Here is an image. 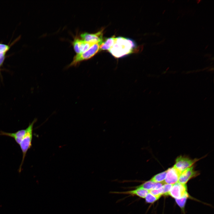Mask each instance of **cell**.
Returning a JSON list of instances; mask_svg holds the SVG:
<instances>
[{"instance_id": "1", "label": "cell", "mask_w": 214, "mask_h": 214, "mask_svg": "<svg viewBox=\"0 0 214 214\" xmlns=\"http://www.w3.org/2000/svg\"><path fill=\"white\" fill-rule=\"evenodd\" d=\"M135 48V43L130 39L118 37L116 38L115 43L109 51L115 57L119 58L133 52Z\"/></svg>"}, {"instance_id": "2", "label": "cell", "mask_w": 214, "mask_h": 214, "mask_svg": "<svg viewBox=\"0 0 214 214\" xmlns=\"http://www.w3.org/2000/svg\"><path fill=\"white\" fill-rule=\"evenodd\" d=\"M37 121V119H34L27 128V132L19 144L22 153V158L21 164L19 169V172L21 171L22 165L28 150L32 146L33 138V127L34 124Z\"/></svg>"}, {"instance_id": "3", "label": "cell", "mask_w": 214, "mask_h": 214, "mask_svg": "<svg viewBox=\"0 0 214 214\" xmlns=\"http://www.w3.org/2000/svg\"><path fill=\"white\" fill-rule=\"evenodd\" d=\"M101 43H95L85 52L77 54L74 57L73 61L67 67L69 68L73 66H76L81 62L89 59L93 57L99 51Z\"/></svg>"}, {"instance_id": "4", "label": "cell", "mask_w": 214, "mask_h": 214, "mask_svg": "<svg viewBox=\"0 0 214 214\" xmlns=\"http://www.w3.org/2000/svg\"><path fill=\"white\" fill-rule=\"evenodd\" d=\"M197 160V159L192 160L188 158L180 156L176 159L174 167L181 174L184 171L192 166Z\"/></svg>"}, {"instance_id": "5", "label": "cell", "mask_w": 214, "mask_h": 214, "mask_svg": "<svg viewBox=\"0 0 214 214\" xmlns=\"http://www.w3.org/2000/svg\"><path fill=\"white\" fill-rule=\"evenodd\" d=\"M168 195L175 199H180L188 195L186 185L178 182L173 184Z\"/></svg>"}, {"instance_id": "6", "label": "cell", "mask_w": 214, "mask_h": 214, "mask_svg": "<svg viewBox=\"0 0 214 214\" xmlns=\"http://www.w3.org/2000/svg\"><path fill=\"white\" fill-rule=\"evenodd\" d=\"M103 30L95 33L85 32L81 34L80 37L85 41L94 43H101L103 41Z\"/></svg>"}, {"instance_id": "7", "label": "cell", "mask_w": 214, "mask_h": 214, "mask_svg": "<svg viewBox=\"0 0 214 214\" xmlns=\"http://www.w3.org/2000/svg\"><path fill=\"white\" fill-rule=\"evenodd\" d=\"M95 44L85 41L78 38H75L73 42L74 50L77 54L85 52Z\"/></svg>"}, {"instance_id": "8", "label": "cell", "mask_w": 214, "mask_h": 214, "mask_svg": "<svg viewBox=\"0 0 214 214\" xmlns=\"http://www.w3.org/2000/svg\"><path fill=\"white\" fill-rule=\"evenodd\" d=\"M180 174L174 167L170 168L166 170V177L163 183L173 185L178 182Z\"/></svg>"}, {"instance_id": "9", "label": "cell", "mask_w": 214, "mask_h": 214, "mask_svg": "<svg viewBox=\"0 0 214 214\" xmlns=\"http://www.w3.org/2000/svg\"><path fill=\"white\" fill-rule=\"evenodd\" d=\"M199 174L198 171L194 170L193 166L182 171L180 174L178 182L185 184L191 179L197 176Z\"/></svg>"}, {"instance_id": "10", "label": "cell", "mask_w": 214, "mask_h": 214, "mask_svg": "<svg viewBox=\"0 0 214 214\" xmlns=\"http://www.w3.org/2000/svg\"><path fill=\"white\" fill-rule=\"evenodd\" d=\"M27 129L26 128L18 130L12 133L6 132L2 131H0V136H5L11 137L14 139L16 143L19 144L25 136Z\"/></svg>"}, {"instance_id": "11", "label": "cell", "mask_w": 214, "mask_h": 214, "mask_svg": "<svg viewBox=\"0 0 214 214\" xmlns=\"http://www.w3.org/2000/svg\"><path fill=\"white\" fill-rule=\"evenodd\" d=\"M135 190L123 192H114L112 193L116 194H121L135 195L140 198H145L147 194L149 193V191L141 188H136Z\"/></svg>"}, {"instance_id": "12", "label": "cell", "mask_w": 214, "mask_h": 214, "mask_svg": "<svg viewBox=\"0 0 214 214\" xmlns=\"http://www.w3.org/2000/svg\"><path fill=\"white\" fill-rule=\"evenodd\" d=\"M116 38L113 36L108 38L104 41H103L100 46L99 50H109L114 44Z\"/></svg>"}, {"instance_id": "13", "label": "cell", "mask_w": 214, "mask_h": 214, "mask_svg": "<svg viewBox=\"0 0 214 214\" xmlns=\"http://www.w3.org/2000/svg\"><path fill=\"white\" fill-rule=\"evenodd\" d=\"M166 174V171L156 174L153 176L150 180L156 183H163L165 179Z\"/></svg>"}, {"instance_id": "14", "label": "cell", "mask_w": 214, "mask_h": 214, "mask_svg": "<svg viewBox=\"0 0 214 214\" xmlns=\"http://www.w3.org/2000/svg\"><path fill=\"white\" fill-rule=\"evenodd\" d=\"M156 183L150 180L145 182L141 185L136 186V188H141L149 191L154 189Z\"/></svg>"}, {"instance_id": "15", "label": "cell", "mask_w": 214, "mask_h": 214, "mask_svg": "<svg viewBox=\"0 0 214 214\" xmlns=\"http://www.w3.org/2000/svg\"><path fill=\"white\" fill-rule=\"evenodd\" d=\"M188 196V195H187L180 199H175L176 203L182 208H183L184 207L186 200Z\"/></svg>"}, {"instance_id": "16", "label": "cell", "mask_w": 214, "mask_h": 214, "mask_svg": "<svg viewBox=\"0 0 214 214\" xmlns=\"http://www.w3.org/2000/svg\"><path fill=\"white\" fill-rule=\"evenodd\" d=\"M146 202L152 203L158 199V198L149 193L145 198Z\"/></svg>"}, {"instance_id": "17", "label": "cell", "mask_w": 214, "mask_h": 214, "mask_svg": "<svg viewBox=\"0 0 214 214\" xmlns=\"http://www.w3.org/2000/svg\"><path fill=\"white\" fill-rule=\"evenodd\" d=\"M162 187L159 189H153L149 191V193L154 196L158 199L162 195Z\"/></svg>"}, {"instance_id": "18", "label": "cell", "mask_w": 214, "mask_h": 214, "mask_svg": "<svg viewBox=\"0 0 214 214\" xmlns=\"http://www.w3.org/2000/svg\"><path fill=\"white\" fill-rule=\"evenodd\" d=\"M173 185L164 184L162 186V195H168Z\"/></svg>"}, {"instance_id": "19", "label": "cell", "mask_w": 214, "mask_h": 214, "mask_svg": "<svg viewBox=\"0 0 214 214\" xmlns=\"http://www.w3.org/2000/svg\"><path fill=\"white\" fill-rule=\"evenodd\" d=\"M10 47L9 45L0 43V53L6 54Z\"/></svg>"}]
</instances>
